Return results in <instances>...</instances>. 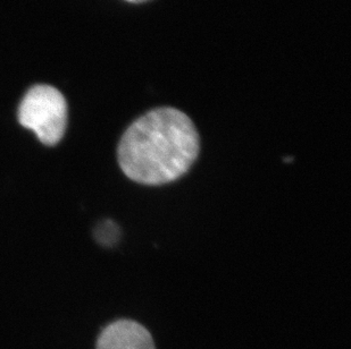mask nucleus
Here are the masks:
<instances>
[{
    "mask_svg": "<svg viewBox=\"0 0 351 349\" xmlns=\"http://www.w3.org/2000/svg\"><path fill=\"white\" fill-rule=\"evenodd\" d=\"M117 236H119V228L110 220H107L106 222L100 224L97 229V238L103 244H113L115 240H117Z\"/></svg>",
    "mask_w": 351,
    "mask_h": 349,
    "instance_id": "nucleus-4",
    "label": "nucleus"
},
{
    "mask_svg": "<svg viewBox=\"0 0 351 349\" xmlns=\"http://www.w3.org/2000/svg\"><path fill=\"white\" fill-rule=\"evenodd\" d=\"M126 1H130V3H141V1H146V0H126Z\"/></svg>",
    "mask_w": 351,
    "mask_h": 349,
    "instance_id": "nucleus-5",
    "label": "nucleus"
},
{
    "mask_svg": "<svg viewBox=\"0 0 351 349\" xmlns=\"http://www.w3.org/2000/svg\"><path fill=\"white\" fill-rule=\"evenodd\" d=\"M97 349H156L149 331L132 320L110 323L100 333Z\"/></svg>",
    "mask_w": 351,
    "mask_h": 349,
    "instance_id": "nucleus-3",
    "label": "nucleus"
},
{
    "mask_svg": "<svg viewBox=\"0 0 351 349\" xmlns=\"http://www.w3.org/2000/svg\"><path fill=\"white\" fill-rule=\"evenodd\" d=\"M19 120L21 125L36 133L43 144H57L66 129V100L53 86H34L21 103Z\"/></svg>",
    "mask_w": 351,
    "mask_h": 349,
    "instance_id": "nucleus-2",
    "label": "nucleus"
},
{
    "mask_svg": "<svg viewBox=\"0 0 351 349\" xmlns=\"http://www.w3.org/2000/svg\"><path fill=\"white\" fill-rule=\"evenodd\" d=\"M200 151L193 120L179 109L148 112L128 127L117 148L126 177L138 184H169L189 172Z\"/></svg>",
    "mask_w": 351,
    "mask_h": 349,
    "instance_id": "nucleus-1",
    "label": "nucleus"
}]
</instances>
